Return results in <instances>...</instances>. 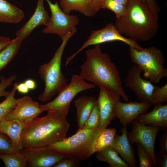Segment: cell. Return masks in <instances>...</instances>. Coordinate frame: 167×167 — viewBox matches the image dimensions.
<instances>
[{"label": "cell", "mask_w": 167, "mask_h": 167, "mask_svg": "<svg viewBox=\"0 0 167 167\" xmlns=\"http://www.w3.org/2000/svg\"><path fill=\"white\" fill-rule=\"evenodd\" d=\"M151 99L152 105L153 106L167 101V84L159 87L156 86L153 90Z\"/></svg>", "instance_id": "30"}, {"label": "cell", "mask_w": 167, "mask_h": 167, "mask_svg": "<svg viewBox=\"0 0 167 167\" xmlns=\"http://www.w3.org/2000/svg\"><path fill=\"white\" fill-rule=\"evenodd\" d=\"M102 0H89L90 7L95 14L101 9Z\"/></svg>", "instance_id": "37"}, {"label": "cell", "mask_w": 167, "mask_h": 167, "mask_svg": "<svg viewBox=\"0 0 167 167\" xmlns=\"http://www.w3.org/2000/svg\"><path fill=\"white\" fill-rule=\"evenodd\" d=\"M16 152L13 148L11 140L6 134L0 132V153L10 154Z\"/></svg>", "instance_id": "31"}, {"label": "cell", "mask_w": 167, "mask_h": 167, "mask_svg": "<svg viewBox=\"0 0 167 167\" xmlns=\"http://www.w3.org/2000/svg\"><path fill=\"white\" fill-rule=\"evenodd\" d=\"M149 103L131 101L128 103H122L120 101L116 104L114 113L122 124L128 125L140 115L145 113L151 107Z\"/></svg>", "instance_id": "14"}, {"label": "cell", "mask_w": 167, "mask_h": 167, "mask_svg": "<svg viewBox=\"0 0 167 167\" xmlns=\"http://www.w3.org/2000/svg\"><path fill=\"white\" fill-rule=\"evenodd\" d=\"M97 103L94 96H82L75 100L74 104L77 111L78 129H82L89 115Z\"/></svg>", "instance_id": "20"}, {"label": "cell", "mask_w": 167, "mask_h": 167, "mask_svg": "<svg viewBox=\"0 0 167 167\" xmlns=\"http://www.w3.org/2000/svg\"><path fill=\"white\" fill-rule=\"evenodd\" d=\"M47 2L51 14L48 24L42 30L44 34H57L63 39L70 31L76 28L79 20L76 16L66 14L59 6L57 2L53 3L50 0Z\"/></svg>", "instance_id": "9"}, {"label": "cell", "mask_w": 167, "mask_h": 167, "mask_svg": "<svg viewBox=\"0 0 167 167\" xmlns=\"http://www.w3.org/2000/svg\"><path fill=\"white\" fill-rule=\"evenodd\" d=\"M160 151L167 153V129L163 133L160 137L159 143Z\"/></svg>", "instance_id": "36"}, {"label": "cell", "mask_w": 167, "mask_h": 167, "mask_svg": "<svg viewBox=\"0 0 167 167\" xmlns=\"http://www.w3.org/2000/svg\"><path fill=\"white\" fill-rule=\"evenodd\" d=\"M119 3L126 6L129 0H114Z\"/></svg>", "instance_id": "41"}, {"label": "cell", "mask_w": 167, "mask_h": 167, "mask_svg": "<svg viewBox=\"0 0 167 167\" xmlns=\"http://www.w3.org/2000/svg\"><path fill=\"white\" fill-rule=\"evenodd\" d=\"M23 40L16 37L0 52V71L13 59L18 52Z\"/></svg>", "instance_id": "24"}, {"label": "cell", "mask_w": 167, "mask_h": 167, "mask_svg": "<svg viewBox=\"0 0 167 167\" xmlns=\"http://www.w3.org/2000/svg\"><path fill=\"white\" fill-rule=\"evenodd\" d=\"M24 17L22 10L6 0H0V22L16 24Z\"/></svg>", "instance_id": "21"}, {"label": "cell", "mask_w": 167, "mask_h": 167, "mask_svg": "<svg viewBox=\"0 0 167 167\" xmlns=\"http://www.w3.org/2000/svg\"><path fill=\"white\" fill-rule=\"evenodd\" d=\"M139 167H153L154 165L152 159L147 149L141 144L136 143Z\"/></svg>", "instance_id": "28"}, {"label": "cell", "mask_w": 167, "mask_h": 167, "mask_svg": "<svg viewBox=\"0 0 167 167\" xmlns=\"http://www.w3.org/2000/svg\"><path fill=\"white\" fill-rule=\"evenodd\" d=\"M59 1L61 8L66 14H70L74 11L88 17L96 15L90 7L89 0H59Z\"/></svg>", "instance_id": "22"}, {"label": "cell", "mask_w": 167, "mask_h": 167, "mask_svg": "<svg viewBox=\"0 0 167 167\" xmlns=\"http://www.w3.org/2000/svg\"><path fill=\"white\" fill-rule=\"evenodd\" d=\"M17 78V76L13 75L8 78L6 79L3 76L0 77V97L4 96L6 97L10 93V92L6 91V89L10 86Z\"/></svg>", "instance_id": "32"}, {"label": "cell", "mask_w": 167, "mask_h": 167, "mask_svg": "<svg viewBox=\"0 0 167 167\" xmlns=\"http://www.w3.org/2000/svg\"><path fill=\"white\" fill-rule=\"evenodd\" d=\"M10 38L5 36L0 37V52L11 41Z\"/></svg>", "instance_id": "38"}, {"label": "cell", "mask_w": 167, "mask_h": 167, "mask_svg": "<svg viewBox=\"0 0 167 167\" xmlns=\"http://www.w3.org/2000/svg\"><path fill=\"white\" fill-rule=\"evenodd\" d=\"M101 131L99 129H78L73 135L65 137L48 147L56 151L75 157L80 160H86L95 152L94 144Z\"/></svg>", "instance_id": "5"}, {"label": "cell", "mask_w": 167, "mask_h": 167, "mask_svg": "<svg viewBox=\"0 0 167 167\" xmlns=\"http://www.w3.org/2000/svg\"><path fill=\"white\" fill-rule=\"evenodd\" d=\"M154 106L150 112L139 115L136 119L146 125L158 127L162 129H166L167 104H157Z\"/></svg>", "instance_id": "18"}, {"label": "cell", "mask_w": 167, "mask_h": 167, "mask_svg": "<svg viewBox=\"0 0 167 167\" xmlns=\"http://www.w3.org/2000/svg\"><path fill=\"white\" fill-rule=\"evenodd\" d=\"M156 167H167V153L160 151L159 154L156 155Z\"/></svg>", "instance_id": "34"}, {"label": "cell", "mask_w": 167, "mask_h": 167, "mask_svg": "<svg viewBox=\"0 0 167 167\" xmlns=\"http://www.w3.org/2000/svg\"><path fill=\"white\" fill-rule=\"evenodd\" d=\"M85 56L86 61L80 66L79 75L111 94L128 101L119 71L109 54L102 51L100 44L87 50Z\"/></svg>", "instance_id": "1"}, {"label": "cell", "mask_w": 167, "mask_h": 167, "mask_svg": "<svg viewBox=\"0 0 167 167\" xmlns=\"http://www.w3.org/2000/svg\"><path fill=\"white\" fill-rule=\"evenodd\" d=\"M100 88L97 101L101 118L99 129L102 131L116 118L115 107L117 103L120 101L121 97L113 95L104 89Z\"/></svg>", "instance_id": "15"}, {"label": "cell", "mask_w": 167, "mask_h": 167, "mask_svg": "<svg viewBox=\"0 0 167 167\" xmlns=\"http://www.w3.org/2000/svg\"><path fill=\"white\" fill-rule=\"evenodd\" d=\"M142 70L134 64L129 70L124 79L125 86L134 92L140 102L149 103L152 105L151 96L156 86L150 80L141 78Z\"/></svg>", "instance_id": "11"}, {"label": "cell", "mask_w": 167, "mask_h": 167, "mask_svg": "<svg viewBox=\"0 0 167 167\" xmlns=\"http://www.w3.org/2000/svg\"><path fill=\"white\" fill-rule=\"evenodd\" d=\"M77 31L76 29L69 32L62 39V44L56 51L51 60L41 65L39 69L40 77L45 83L43 92L38 96L39 99L42 102L51 100L67 85V80L61 69L62 58L68 40Z\"/></svg>", "instance_id": "4"}, {"label": "cell", "mask_w": 167, "mask_h": 167, "mask_svg": "<svg viewBox=\"0 0 167 167\" xmlns=\"http://www.w3.org/2000/svg\"><path fill=\"white\" fill-rule=\"evenodd\" d=\"M116 132L117 130L115 128H106L102 130L94 144L93 148L95 152L110 146Z\"/></svg>", "instance_id": "25"}, {"label": "cell", "mask_w": 167, "mask_h": 167, "mask_svg": "<svg viewBox=\"0 0 167 167\" xmlns=\"http://www.w3.org/2000/svg\"><path fill=\"white\" fill-rule=\"evenodd\" d=\"M132 124V129L127 133L129 143L132 146L136 142L143 145L148 152L154 166L156 167L154 147L156 136L160 128L144 125L136 119L133 121Z\"/></svg>", "instance_id": "10"}, {"label": "cell", "mask_w": 167, "mask_h": 167, "mask_svg": "<svg viewBox=\"0 0 167 167\" xmlns=\"http://www.w3.org/2000/svg\"><path fill=\"white\" fill-rule=\"evenodd\" d=\"M126 11L116 18L114 24L121 34L137 41H145L154 37L159 28L158 20L144 0H129Z\"/></svg>", "instance_id": "3"}, {"label": "cell", "mask_w": 167, "mask_h": 167, "mask_svg": "<svg viewBox=\"0 0 167 167\" xmlns=\"http://www.w3.org/2000/svg\"><path fill=\"white\" fill-rule=\"evenodd\" d=\"M69 127L66 118L58 112L48 111L45 116L25 123L21 136L23 147L49 146L66 137Z\"/></svg>", "instance_id": "2"}, {"label": "cell", "mask_w": 167, "mask_h": 167, "mask_svg": "<svg viewBox=\"0 0 167 167\" xmlns=\"http://www.w3.org/2000/svg\"><path fill=\"white\" fill-rule=\"evenodd\" d=\"M24 83L29 90H33L36 87V84L35 81L32 79H27Z\"/></svg>", "instance_id": "40"}, {"label": "cell", "mask_w": 167, "mask_h": 167, "mask_svg": "<svg viewBox=\"0 0 167 167\" xmlns=\"http://www.w3.org/2000/svg\"><path fill=\"white\" fill-rule=\"evenodd\" d=\"M101 9L110 10L116 15V18L123 16L125 14L126 9V6L114 0H103Z\"/></svg>", "instance_id": "29"}, {"label": "cell", "mask_w": 167, "mask_h": 167, "mask_svg": "<svg viewBox=\"0 0 167 167\" xmlns=\"http://www.w3.org/2000/svg\"><path fill=\"white\" fill-rule=\"evenodd\" d=\"M25 123L16 120H3L0 122V132L10 139L15 151H20L23 148L21 136Z\"/></svg>", "instance_id": "19"}, {"label": "cell", "mask_w": 167, "mask_h": 167, "mask_svg": "<svg viewBox=\"0 0 167 167\" xmlns=\"http://www.w3.org/2000/svg\"><path fill=\"white\" fill-rule=\"evenodd\" d=\"M20 151L27 159L28 166L31 167H53L67 156L48 146L24 148Z\"/></svg>", "instance_id": "12"}, {"label": "cell", "mask_w": 167, "mask_h": 167, "mask_svg": "<svg viewBox=\"0 0 167 167\" xmlns=\"http://www.w3.org/2000/svg\"><path fill=\"white\" fill-rule=\"evenodd\" d=\"M17 90L20 93L26 94L29 92V90L24 83L23 82L18 84L17 86Z\"/></svg>", "instance_id": "39"}, {"label": "cell", "mask_w": 167, "mask_h": 167, "mask_svg": "<svg viewBox=\"0 0 167 167\" xmlns=\"http://www.w3.org/2000/svg\"><path fill=\"white\" fill-rule=\"evenodd\" d=\"M0 159L5 167H26L28 166L27 159L20 152L10 154L0 153Z\"/></svg>", "instance_id": "26"}, {"label": "cell", "mask_w": 167, "mask_h": 167, "mask_svg": "<svg viewBox=\"0 0 167 167\" xmlns=\"http://www.w3.org/2000/svg\"><path fill=\"white\" fill-rule=\"evenodd\" d=\"M100 114L97 103L87 120L83 128L94 130L99 129L100 122Z\"/></svg>", "instance_id": "27"}, {"label": "cell", "mask_w": 167, "mask_h": 167, "mask_svg": "<svg viewBox=\"0 0 167 167\" xmlns=\"http://www.w3.org/2000/svg\"><path fill=\"white\" fill-rule=\"evenodd\" d=\"M16 100L14 108L5 119L16 120L26 123L32 121L44 111L40 105L29 96H24Z\"/></svg>", "instance_id": "13"}, {"label": "cell", "mask_w": 167, "mask_h": 167, "mask_svg": "<svg viewBox=\"0 0 167 167\" xmlns=\"http://www.w3.org/2000/svg\"><path fill=\"white\" fill-rule=\"evenodd\" d=\"M97 152L96 159L99 161L107 162L110 167H130L116 151L110 146Z\"/></svg>", "instance_id": "23"}, {"label": "cell", "mask_w": 167, "mask_h": 167, "mask_svg": "<svg viewBox=\"0 0 167 167\" xmlns=\"http://www.w3.org/2000/svg\"><path fill=\"white\" fill-rule=\"evenodd\" d=\"M126 125L121 127L122 135L116 134L110 147L114 150L130 167H137L138 163L133 148L129 142Z\"/></svg>", "instance_id": "16"}, {"label": "cell", "mask_w": 167, "mask_h": 167, "mask_svg": "<svg viewBox=\"0 0 167 167\" xmlns=\"http://www.w3.org/2000/svg\"><path fill=\"white\" fill-rule=\"evenodd\" d=\"M115 41L124 42L129 47L134 48L139 50L143 48L137 42L123 36L114 24L112 23H109L103 28L92 31L89 36L81 48L67 58L65 66L67 65L80 52L89 46Z\"/></svg>", "instance_id": "8"}, {"label": "cell", "mask_w": 167, "mask_h": 167, "mask_svg": "<svg viewBox=\"0 0 167 167\" xmlns=\"http://www.w3.org/2000/svg\"><path fill=\"white\" fill-rule=\"evenodd\" d=\"M50 20V17L45 8L43 0H37L36 6L33 14L24 26L16 32V37L23 40L37 27L41 25L47 26Z\"/></svg>", "instance_id": "17"}, {"label": "cell", "mask_w": 167, "mask_h": 167, "mask_svg": "<svg viewBox=\"0 0 167 167\" xmlns=\"http://www.w3.org/2000/svg\"><path fill=\"white\" fill-rule=\"evenodd\" d=\"M80 160L75 157L67 156L53 167H75L78 166Z\"/></svg>", "instance_id": "33"}, {"label": "cell", "mask_w": 167, "mask_h": 167, "mask_svg": "<svg viewBox=\"0 0 167 167\" xmlns=\"http://www.w3.org/2000/svg\"><path fill=\"white\" fill-rule=\"evenodd\" d=\"M129 53L132 62L140 67L144 76L152 82L157 84L163 78H167L165 58L160 49L153 46L140 50L130 47Z\"/></svg>", "instance_id": "6"}, {"label": "cell", "mask_w": 167, "mask_h": 167, "mask_svg": "<svg viewBox=\"0 0 167 167\" xmlns=\"http://www.w3.org/2000/svg\"><path fill=\"white\" fill-rule=\"evenodd\" d=\"M95 86L94 84L87 83L80 75H73L69 84L58 93L54 100L47 104L40 105V107L43 111H56L66 118L71 103L75 96L80 92L94 88Z\"/></svg>", "instance_id": "7"}, {"label": "cell", "mask_w": 167, "mask_h": 167, "mask_svg": "<svg viewBox=\"0 0 167 167\" xmlns=\"http://www.w3.org/2000/svg\"><path fill=\"white\" fill-rule=\"evenodd\" d=\"M148 4L152 12L156 18L158 20V14L161 8L155 0H144Z\"/></svg>", "instance_id": "35"}]
</instances>
